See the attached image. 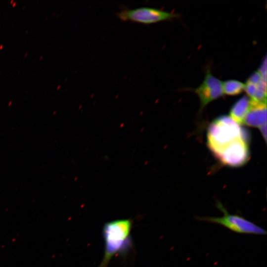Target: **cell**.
<instances>
[{
	"label": "cell",
	"mask_w": 267,
	"mask_h": 267,
	"mask_svg": "<svg viewBox=\"0 0 267 267\" xmlns=\"http://www.w3.org/2000/svg\"><path fill=\"white\" fill-rule=\"evenodd\" d=\"M133 221L131 219H122L107 222L102 227L104 242L103 258L98 267H108L116 256L126 257L133 248L131 231Z\"/></svg>",
	"instance_id": "1"
},
{
	"label": "cell",
	"mask_w": 267,
	"mask_h": 267,
	"mask_svg": "<svg viewBox=\"0 0 267 267\" xmlns=\"http://www.w3.org/2000/svg\"><path fill=\"white\" fill-rule=\"evenodd\" d=\"M260 131L261 133V134L263 135V136L265 140V141H267V124H265L259 128Z\"/></svg>",
	"instance_id": "10"
},
{
	"label": "cell",
	"mask_w": 267,
	"mask_h": 267,
	"mask_svg": "<svg viewBox=\"0 0 267 267\" xmlns=\"http://www.w3.org/2000/svg\"><path fill=\"white\" fill-rule=\"evenodd\" d=\"M242 138H247L246 134L228 116L216 119L208 129V145L216 157L226 147Z\"/></svg>",
	"instance_id": "2"
},
{
	"label": "cell",
	"mask_w": 267,
	"mask_h": 267,
	"mask_svg": "<svg viewBox=\"0 0 267 267\" xmlns=\"http://www.w3.org/2000/svg\"><path fill=\"white\" fill-rule=\"evenodd\" d=\"M251 106V100L247 96H243L232 105L229 117L238 124L243 123Z\"/></svg>",
	"instance_id": "8"
},
{
	"label": "cell",
	"mask_w": 267,
	"mask_h": 267,
	"mask_svg": "<svg viewBox=\"0 0 267 267\" xmlns=\"http://www.w3.org/2000/svg\"><path fill=\"white\" fill-rule=\"evenodd\" d=\"M217 207L223 214L222 217H198L196 218V220L220 224L238 233L256 235L266 234L267 231L265 229L239 215L229 214L220 202L217 203Z\"/></svg>",
	"instance_id": "3"
},
{
	"label": "cell",
	"mask_w": 267,
	"mask_h": 267,
	"mask_svg": "<svg viewBox=\"0 0 267 267\" xmlns=\"http://www.w3.org/2000/svg\"><path fill=\"white\" fill-rule=\"evenodd\" d=\"M193 91L199 98L201 109L224 95L222 83L212 74L209 67L206 69L205 76L201 84Z\"/></svg>",
	"instance_id": "5"
},
{
	"label": "cell",
	"mask_w": 267,
	"mask_h": 267,
	"mask_svg": "<svg viewBox=\"0 0 267 267\" xmlns=\"http://www.w3.org/2000/svg\"><path fill=\"white\" fill-rule=\"evenodd\" d=\"M249 155L247 138H242L224 148L217 158L225 165L238 167L247 161Z\"/></svg>",
	"instance_id": "6"
},
{
	"label": "cell",
	"mask_w": 267,
	"mask_h": 267,
	"mask_svg": "<svg viewBox=\"0 0 267 267\" xmlns=\"http://www.w3.org/2000/svg\"><path fill=\"white\" fill-rule=\"evenodd\" d=\"M116 16L123 21L149 25L173 19L178 15L153 7H140L130 9L124 7L116 13Z\"/></svg>",
	"instance_id": "4"
},
{
	"label": "cell",
	"mask_w": 267,
	"mask_h": 267,
	"mask_svg": "<svg viewBox=\"0 0 267 267\" xmlns=\"http://www.w3.org/2000/svg\"><path fill=\"white\" fill-rule=\"evenodd\" d=\"M243 123L246 125L260 128L267 124V103H256L251 101L250 108Z\"/></svg>",
	"instance_id": "7"
},
{
	"label": "cell",
	"mask_w": 267,
	"mask_h": 267,
	"mask_svg": "<svg viewBox=\"0 0 267 267\" xmlns=\"http://www.w3.org/2000/svg\"><path fill=\"white\" fill-rule=\"evenodd\" d=\"M244 84L238 80H226L222 83L223 94L228 95H236L239 94L244 90Z\"/></svg>",
	"instance_id": "9"
}]
</instances>
